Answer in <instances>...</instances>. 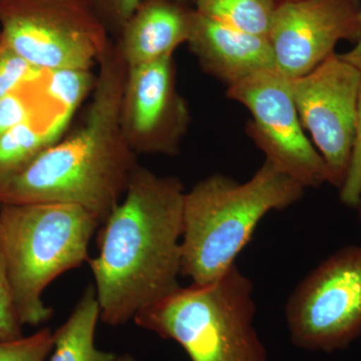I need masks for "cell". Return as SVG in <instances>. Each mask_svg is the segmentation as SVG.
Instances as JSON below:
<instances>
[{"mask_svg": "<svg viewBox=\"0 0 361 361\" xmlns=\"http://www.w3.org/2000/svg\"><path fill=\"white\" fill-rule=\"evenodd\" d=\"M182 182L137 166L87 259L102 322L118 326L180 287Z\"/></svg>", "mask_w": 361, "mask_h": 361, "instance_id": "obj_1", "label": "cell"}, {"mask_svg": "<svg viewBox=\"0 0 361 361\" xmlns=\"http://www.w3.org/2000/svg\"><path fill=\"white\" fill-rule=\"evenodd\" d=\"M84 123L42 152L25 168L0 182V205L73 204L103 223L122 200L135 168V154L121 122L128 66L111 42Z\"/></svg>", "mask_w": 361, "mask_h": 361, "instance_id": "obj_2", "label": "cell"}, {"mask_svg": "<svg viewBox=\"0 0 361 361\" xmlns=\"http://www.w3.org/2000/svg\"><path fill=\"white\" fill-rule=\"evenodd\" d=\"M305 188L265 160L245 183L209 176L185 194L180 275L212 283L231 269L259 222L300 200Z\"/></svg>", "mask_w": 361, "mask_h": 361, "instance_id": "obj_3", "label": "cell"}, {"mask_svg": "<svg viewBox=\"0 0 361 361\" xmlns=\"http://www.w3.org/2000/svg\"><path fill=\"white\" fill-rule=\"evenodd\" d=\"M99 225L92 214L73 204L0 206V253L23 326L51 319L54 311L42 300L44 289L87 262Z\"/></svg>", "mask_w": 361, "mask_h": 361, "instance_id": "obj_4", "label": "cell"}, {"mask_svg": "<svg viewBox=\"0 0 361 361\" xmlns=\"http://www.w3.org/2000/svg\"><path fill=\"white\" fill-rule=\"evenodd\" d=\"M253 291L234 265L212 283L180 286L133 320L177 342L191 361H270L254 326Z\"/></svg>", "mask_w": 361, "mask_h": 361, "instance_id": "obj_5", "label": "cell"}, {"mask_svg": "<svg viewBox=\"0 0 361 361\" xmlns=\"http://www.w3.org/2000/svg\"><path fill=\"white\" fill-rule=\"evenodd\" d=\"M0 25L4 42L44 71H90L111 42L85 0H0Z\"/></svg>", "mask_w": 361, "mask_h": 361, "instance_id": "obj_6", "label": "cell"}, {"mask_svg": "<svg viewBox=\"0 0 361 361\" xmlns=\"http://www.w3.org/2000/svg\"><path fill=\"white\" fill-rule=\"evenodd\" d=\"M298 348L334 353L361 336V246H346L311 271L285 307Z\"/></svg>", "mask_w": 361, "mask_h": 361, "instance_id": "obj_7", "label": "cell"}, {"mask_svg": "<svg viewBox=\"0 0 361 361\" xmlns=\"http://www.w3.org/2000/svg\"><path fill=\"white\" fill-rule=\"evenodd\" d=\"M227 97L250 111L247 135L265 160L305 189L329 183L326 164L304 132L288 78L276 68L260 71L228 87Z\"/></svg>", "mask_w": 361, "mask_h": 361, "instance_id": "obj_8", "label": "cell"}, {"mask_svg": "<svg viewBox=\"0 0 361 361\" xmlns=\"http://www.w3.org/2000/svg\"><path fill=\"white\" fill-rule=\"evenodd\" d=\"M289 85L304 130L329 169V184L339 189L353 151L361 73L334 52L306 75L289 78Z\"/></svg>", "mask_w": 361, "mask_h": 361, "instance_id": "obj_9", "label": "cell"}, {"mask_svg": "<svg viewBox=\"0 0 361 361\" xmlns=\"http://www.w3.org/2000/svg\"><path fill=\"white\" fill-rule=\"evenodd\" d=\"M360 37V0L282 2L268 35L276 70L288 78L314 70L341 40L357 42Z\"/></svg>", "mask_w": 361, "mask_h": 361, "instance_id": "obj_10", "label": "cell"}, {"mask_svg": "<svg viewBox=\"0 0 361 361\" xmlns=\"http://www.w3.org/2000/svg\"><path fill=\"white\" fill-rule=\"evenodd\" d=\"M121 122L135 155L179 153L190 111L178 92L173 56L128 68Z\"/></svg>", "mask_w": 361, "mask_h": 361, "instance_id": "obj_11", "label": "cell"}, {"mask_svg": "<svg viewBox=\"0 0 361 361\" xmlns=\"http://www.w3.org/2000/svg\"><path fill=\"white\" fill-rule=\"evenodd\" d=\"M188 44L203 71L228 87L260 71L276 68L267 37L221 25L195 9Z\"/></svg>", "mask_w": 361, "mask_h": 361, "instance_id": "obj_12", "label": "cell"}, {"mask_svg": "<svg viewBox=\"0 0 361 361\" xmlns=\"http://www.w3.org/2000/svg\"><path fill=\"white\" fill-rule=\"evenodd\" d=\"M194 8L174 0H145L116 42L128 68L174 56L191 35Z\"/></svg>", "mask_w": 361, "mask_h": 361, "instance_id": "obj_13", "label": "cell"}, {"mask_svg": "<svg viewBox=\"0 0 361 361\" xmlns=\"http://www.w3.org/2000/svg\"><path fill=\"white\" fill-rule=\"evenodd\" d=\"M75 114L61 109L49 111L0 135V182L20 172L58 142Z\"/></svg>", "mask_w": 361, "mask_h": 361, "instance_id": "obj_14", "label": "cell"}, {"mask_svg": "<svg viewBox=\"0 0 361 361\" xmlns=\"http://www.w3.org/2000/svg\"><path fill=\"white\" fill-rule=\"evenodd\" d=\"M99 313L96 289L87 285L70 317L54 332L49 361H115V353L101 350L94 342Z\"/></svg>", "mask_w": 361, "mask_h": 361, "instance_id": "obj_15", "label": "cell"}, {"mask_svg": "<svg viewBox=\"0 0 361 361\" xmlns=\"http://www.w3.org/2000/svg\"><path fill=\"white\" fill-rule=\"evenodd\" d=\"M195 11L209 20L252 35H269L277 0H194Z\"/></svg>", "mask_w": 361, "mask_h": 361, "instance_id": "obj_16", "label": "cell"}, {"mask_svg": "<svg viewBox=\"0 0 361 361\" xmlns=\"http://www.w3.org/2000/svg\"><path fill=\"white\" fill-rule=\"evenodd\" d=\"M94 82L96 78L90 71L68 68L45 71L39 85L52 104L75 113L90 90H94Z\"/></svg>", "mask_w": 361, "mask_h": 361, "instance_id": "obj_17", "label": "cell"}, {"mask_svg": "<svg viewBox=\"0 0 361 361\" xmlns=\"http://www.w3.org/2000/svg\"><path fill=\"white\" fill-rule=\"evenodd\" d=\"M39 82L0 97V135L20 123L61 109L44 96Z\"/></svg>", "mask_w": 361, "mask_h": 361, "instance_id": "obj_18", "label": "cell"}, {"mask_svg": "<svg viewBox=\"0 0 361 361\" xmlns=\"http://www.w3.org/2000/svg\"><path fill=\"white\" fill-rule=\"evenodd\" d=\"M44 73L13 51L0 35V97L39 82Z\"/></svg>", "mask_w": 361, "mask_h": 361, "instance_id": "obj_19", "label": "cell"}, {"mask_svg": "<svg viewBox=\"0 0 361 361\" xmlns=\"http://www.w3.org/2000/svg\"><path fill=\"white\" fill-rule=\"evenodd\" d=\"M54 350V332L42 329L30 336L0 341V361H45Z\"/></svg>", "mask_w": 361, "mask_h": 361, "instance_id": "obj_20", "label": "cell"}, {"mask_svg": "<svg viewBox=\"0 0 361 361\" xmlns=\"http://www.w3.org/2000/svg\"><path fill=\"white\" fill-rule=\"evenodd\" d=\"M339 198L344 205L353 208H356L361 199V87L358 97L353 151L345 179L339 188Z\"/></svg>", "mask_w": 361, "mask_h": 361, "instance_id": "obj_21", "label": "cell"}, {"mask_svg": "<svg viewBox=\"0 0 361 361\" xmlns=\"http://www.w3.org/2000/svg\"><path fill=\"white\" fill-rule=\"evenodd\" d=\"M23 326L14 304L6 262L0 253V341L23 337Z\"/></svg>", "mask_w": 361, "mask_h": 361, "instance_id": "obj_22", "label": "cell"}, {"mask_svg": "<svg viewBox=\"0 0 361 361\" xmlns=\"http://www.w3.org/2000/svg\"><path fill=\"white\" fill-rule=\"evenodd\" d=\"M106 30L121 32L145 0H85ZM187 4L190 0H174ZM194 1V0H193Z\"/></svg>", "mask_w": 361, "mask_h": 361, "instance_id": "obj_23", "label": "cell"}, {"mask_svg": "<svg viewBox=\"0 0 361 361\" xmlns=\"http://www.w3.org/2000/svg\"><path fill=\"white\" fill-rule=\"evenodd\" d=\"M339 56H341L342 59L348 61L349 65L355 66L356 70L361 73V37L360 39L356 42L353 49L344 52V54H339Z\"/></svg>", "mask_w": 361, "mask_h": 361, "instance_id": "obj_24", "label": "cell"}, {"mask_svg": "<svg viewBox=\"0 0 361 361\" xmlns=\"http://www.w3.org/2000/svg\"><path fill=\"white\" fill-rule=\"evenodd\" d=\"M115 361H135V360L130 353H123V355H116Z\"/></svg>", "mask_w": 361, "mask_h": 361, "instance_id": "obj_25", "label": "cell"}, {"mask_svg": "<svg viewBox=\"0 0 361 361\" xmlns=\"http://www.w3.org/2000/svg\"><path fill=\"white\" fill-rule=\"evenodd\" d=\"M355 209H357V211H358V218H360V224H361V199H360V203H358V205L356 206Z\"/></svg>", "mask_w": 361, "mask_h": 361, "instance_id": "obj_26", "label": "cell"}, {"mask_svg": "<svg viewBox=\"0 0 361 361\" xmlns=\"http://www.w3.org/2000/svg\"><path fill=\"white\" fill-rule=\"evenodd\" d=\"M278 4H282V2H288V1H297V0H277Z\"/></svg>", "mask_w": 361, "mask_h": 361, "instance_id": "obj_27", "label": "cell"}]
</instances>
